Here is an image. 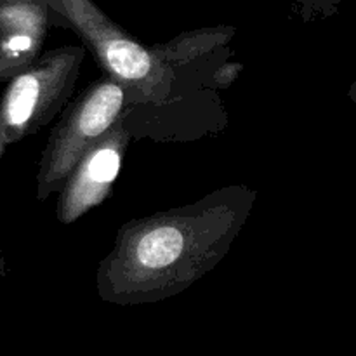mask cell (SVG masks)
Instances as JSON below:
<instances>
[{
  "mask_svg": "<svg viewBox=\"0 0 356 356\" xmlns=\"http://www.w3.org/2000/svg\"><path fill=\"white\" fill-rule=\"evenodd\" d=\"M256 200L254 188L229 184L127 221L97 266V296L108 305L141 306L183 294L225 259Z\"/></svg>",
  "mask_w": 356,
  "mask_h": 356,
  "instance_id": "cell-1",
  "label": "cell"
},
{
  "mask_svg": "<svg viewBox=\"0 0 356 356\" xmlns=\"http://www.w3.org/2000/svg\"><path fill=\"white\" fill-rule=\"evenodd\" d=\"M132 139L120 118L111 131L87 149L59 191L56 218L61 225H73L113 195Z\"/></svg>",
  "mask_w": 356,
  "mask_h": 356,
  "instance_id": "cell-6",
  "label": "cell"
},
{
  "mask_svg": "<svg viewBox=\"0 0 356 356\" xmlns=\"http://www.w3.org/2000/svg\"><path fill=\"white\" fill-rule=\"evenodd\" d=\"M243 70H245L243 63L232 61V58H228L214 70L211 80H209V89H214L218 90V92H222V90L229 89V87L240 79Z\"/></svg>",
  "mask_w": 356,
  "mask_h": 356,
  "instance_id": "cell-10",
  "label": "cell"
},
{
  "mask_svg": "<svg viewBox=\"0 0 356 356\" xmlns=\"http://www.w3.org/2000/svg\"><path fill=\"white\" fill-rule=\"evenodd\" d=\"M6 148H7L6 141H3V139L0 138V159H2V155H3V152H6Z\"/></svg>",
  "mask_w": 356,
  "mask_h": 356,
  "instance_id": "cell-13",
  "label": "cell"
},
{
  "mask_svg": "<svg viewBox=\"0 0 356 356\" xmlns=\"http://www.w3.org/2000/svg\"><path fill=\"white\" fill-rule=\"evenodd\" d=\"M235 35V26L218 24L183 31L153 47L170 68L181 92L188 96L195 90L209 87L214 70L232 58V42Z\"/></svg>",
  "mask_w": 356,
  "mask_h": 356,
  "instance_id": "cell-7",
  "label": "cell"
},
{
  "mask_svg": "<svg viewBox=\"0 0 356 356\" xmlns=\"http://www.w3.org/2000/svg\"><path fill=\"white\" fill-rule=\"evenodd\" d=\"M136 103L148 101L127 83L108 75L89 83L70 101L38 160L37 200L45 202L59 193L87 149L111 131Z\"/></svg>",
  "mask_w": 356,
  "mask_h": 356,
  "instance_id": "cell-3",
  "label": "cell"
},
{
  "mask_svg": "<svg viewBox=\"0 0 356 356\" xmlns=\"http://www.w3.org/2000/svg\"><path fill=\"white\" fill-rule=\"evenodd\" d=\"M3 273H6V259H3L2 247H0V278L3 277Z\"/></svg>",
  "mask_w": 356,
  "mask_h": 356,
  "instance_id": "cell-12",
  "label": "cell"
},
{
  "mask_svg": "<svg viewBox=\"0 0 356 356\" xmlns=\"http://www.w3.org/2000/svg\"><path fill=\"white\" fill-rule=\"evenodd\" d=\"M292 10L305 23H313L318 19H327L339 13L341 3L346 0H289Z\"/></svg>",
  "mask_w": 356,
  "mask_h": 356,
  "instance_id": "cell-9",
  "label": "cell"
},
{
  "mask_svg": "<svg viewBox=\"0 0 356 356\" xmlns=\"http://www.w3.org/2000/svg\"><path fill=\"white\" fill-rule=\"evenodd\" d=\"M86 45H61L7 82L0 96V138L19 143L54 120L75 92Z\"/></svg>",
  "mask_w": 356,
  "mask_h": 356,
  "instance_id": "cell-4",
  "label": "cell"
},
{
  "mask_svg": "<svg viewBox=\"0 0 356 356\" xmlns=\"http://www.w3.org/2000/svg\"><path fill=\"white\" fill-rule=\"evenodd\" d=\"M52 24L54 13L45 0H0V82L40 58Z\"/></svg>",
  "mask_w": 356,
  "mask_h": 356,
  "instance_id": "cell-8",
  "label": "cell"
},
{
  "mask_svg": "<svg viewBox=\"0 0 356 356\" xmlns=\"http://www.w3.org/2000/svg\"><path fill=\"white\" fill-rule=\"evenodd\" d=\"M348 97H350V101L356 103V79L353 80V83L350 86V90H348Z\"/></svg>",
  "mask_w": 356,
  "mask_h": 356,
  "instance_id": "cell-11",
  "label": "cell"
},
{
  "mask_svg": "<svg viewBox=\"0 0 356 356\" xmlns=\"http://www.w3.org/2000/svg\"><path fill=\"white\" fill-rule=\"evenodd\" d=\"M122 124L134 139L191 143L221 134L228 125V111L221 92L205 87L162 103L132 104Z\"/></svg>",
  "mask_w": 356,
  "mask_h": 356,
  "instance_id": "cell-5",
  "label": "cell"
},
{
  "mask_svg": "<svg viewBox=\"0 0 356 356\" xmlns=\"http://www.w3.org/2000/svg\"><path fill=\"white\" fill-rule=\"evenodd\" d=\"M54 13V26L75 31L92 52L104 75L127 83L148 103L183 97L169 66L153 45H145L115 23L94 0H45Z\"/></svg>",
  "mask_w": 356,
  "mask_h": 356,
  "instance_id": "cell-2",
  "label": "cell"
}]
</instances>
